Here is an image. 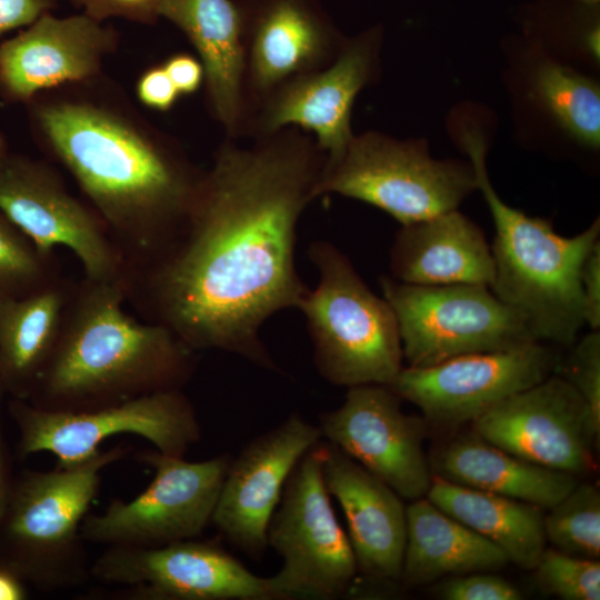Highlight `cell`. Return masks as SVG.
Instances as JSON below:
<instances>
[{"instance_id": "obj_1", "label": "cell", "mask_w": 600, "mask_h": 600, "mask_svg": "<svg viewBox=\"0 0 600 600\" xmlns=\"http://www.w3.org/2000/svg\"><path fill=\"white\" fill-rule=\"evenodd\" d=\"M324 162L316 141L292 127L248 147L224 142L177 234L128 272V300L196 352L221 350L276 370L260 329L308 291L296 232Z\"/></svg>"}, {"instance_id": "obj_2", "label": "cell", "mask_w": 600, "mask_h": 600, "mask_svg": "<svg viewBox=\"0 0 600 600\" xmlns=\"http://www.w3.org/2000/svg\"><path fill=\"white\" fill-rule=\"evenodd\" d=\"M29 103L41 144L89 200L128 270L156 257L181 228L203 171L102 76Z\"/></svg>"}, {"instance_id": "obj_3", "label": "cell", "mask_w": 600, "mask_h": 600, "mask_svg": "<svg viewBox=\"0 0 600 600\" xmlns=\"http://www.w3.org/2000/svg\"><path fill=\"white\" fill-rule=\"evenodd\" d=\"M127 277L72 288L53 351L29 394L47 410L79 411L181 389L196 351L170 329L124 310Z\"/></svg>"}, {"instance_id": "obj_4", "label": "cell", "mask_w": 600, "mask_h": 600, "mask_svg": "<svg viewBox=\"0 0 600 600\" xmlns=\"http://www.w3.org/2000/svg\"><path fill=\"white\" fill-rule=\"evenodd\" d=\"M460 141L496 227L491 291L523 316L539 342L572 346L584 324L580 273L599 241V219L577 236L558 234L550 221L527 216L496 193L486 169L487 144L478 130H463Z\"/></svg>"}, {"instance_id": "obj_5", "label": "cell", "mask_w": 600, "mask_h": 600, "mask_svg": "<svg viewBox=\"0 0 600 600\" xmlns=\"http://www.w3.org/2000/svg\"><path fill=\"white\" fill-rule=\"evenodd\" d=\"M308 256L319 282L298 309L304 314L319 373L341 387L389 386L402 369L396 316L337 247L319 240Z\"/></svg>"}, {"instance_id": "obj_6", "label": "cell", "mask_w": 600, "mask_h": 600, "mask_svg": "<svg viewBox=\"0 0 600 600\" xmlns=\"http://www.w3.org/2000/svg\"><path fill=\"white\" fill-rule=\"evenodd\" d=\"M126 453L121 447L49 471H28L8 493L0 520L12 572L41 589L82 583L88 568L81 524L96 499L101 471Z\"/></svg>"}, {"instance_id": "obj_7", "label": "cell", "mask_w": 600, "mask_h": 600, "mask_svg": "<svg viewBox=\"0 0 600 600\" xmlns=\"http://www.w3.org/2000/svg\"><path fill=\"white\" fill-rule=\"evenodd\" d=\"M474 189L471 163L434 160L424 141L370 131L354 136L338 159L324 162L314 196L357 199L404 226L457 209Z\"/></svg>"}, {"instance_id": "obj_8", "label": "cell", "mask_w": 600, "mask_h": 600, "mask_svg": "<svg viewBox=\"0 0 600 600\" xmlns=\"http://www.w3.org/2000/svg\"><path fill=\"white\" fill-rule=\"evenodd\" d=\"M409 367L539 342L523 316L486 284L419 286L382 277Z\"/></svg>"}, {"instance_id": "obj_9", "label": "cell", "mask_w": 600, "mask_h": 600, "mask_svg": "<svg viewBox=\"0 0 600 600\" xmlns=\"http://www.w3.org/2000/svg\"><path fill=\"white\" fill-rule=\"evenodd\" d=\"M324 456L326 442L320 440L301 457L268 524V546L282 559L271 576L282 600L337 599L358 572L323 481Z\"/></svg>"}, {"instance_id": "obj_10", "label": "cell", "mask_w": 600, "mask_h": 600, "mask_svg": "<svg viewBox=\"0 0 600 600\" xmlns=\"http://www.w3.org/2000/svg\"><path fill=\"white\" fill-rule=\"evenodd\" d=\"M19 452H49L58 466L81 463L108 438L134 434L161 453L183 457L201 438L196 410L181 389L161 390L89 410H47L26 402L11 406Z\"/></svg>"}, {"instance_id": "obj_11", "label": "cell", "mask_w": 600, "mask_h": 600, "mask_svg": "<svg viewBox=\"0 0 600 600\" xmlns=\"http://www.w3.org/2000/svg\"><path fill=\"white\" fill-rule=\"evenodd\" d=\"M154 471L150 484L130 501L113 500L81 524L84 542L106 547H160L194 539L208 524L231 461L220 454L187 461L154 450L140 456Z\"/></svg>"}, {"instance_id": "obj_12", "label": "cell", "mask_w": 600, "mask_h": 600, "mask_svg": "<svg viewBox=\"0 0 600 600\" xmlns=\"http://www.w3.org/2000/svg\"><path fill=\"white\" fill-rule=\"evenodd\" d=\"M0 213L43 257L50 258L58 246L69 248L84 278L127 277V262L100 217L72 196L48 164L7 154L0 162Z\"/></svg>"}, {"instance_id": "obj_13", "label": "cell", "mask_w": 600, "mask_h": 600, "mask_svg": "<svg viewBox=\"0 0 600 600\" xmlns=\"http://www.w3.org/2000/svg\"><path fill=\"white\" fill-rule=\"evenodd\" d=\"M104 583L147 600H282L271 577L252 573L213 541L107 547L90 568Z\"/></svg>"}, {"instance_id": "obj_14", "label": "cell", "mask_w": 600, "mask_h": 600, "mask_svg": "<svg viewBox=\"0 0 600 600\" xmlns=\"http://www.w3.org/2000/svg\"><path fill=\"white\" fill-rule=\"evenodd\" d=\"M559 363L549 347L533 342L428 367H402L388 387L419 407L427 423L453 428L471 423L509 396L547 379Z\"/></svg>"}, {"instance_id": "obj_15", "label": "cell", "mask_w": 600, "mask_h": 600, "mask_svg": "<svg viewBox=\"0 0 600 600\" xmlns=\"http://www.w3.org/2000/svg\"><path fill=\"white\" fill-rule=\"evenodd\" d=\"M471 424L501 449L576 477L589 471L600 438L579 393L563 377L552 374L503 399Z\"/></svg>"}, {"instance_id": "obj_16", "label": "cell", "mask_w": 600, "mask_h": 600, "mask_svg": "<svg viewBox=\"0 0 600 600\" xmlns=\"http://www.w3.org/2000/svg\"><path fill=\"white\" fill-rule=\"evenodd\" d=\"M382 384L350 387L343 403L320 417V431L402 499L427 496L432 473L423 451L427 421L402 411Z\"/></svg>"}, {"instance_id": "obj_17", "label": "cell", "mask_w": 600, "mask_h": 600, "mask_svg": "<svg viewBox=\"0 0 600 600\" xmlns=\"http://www.w3.org/2000/svg\"><path fill=\"white\" fill-rule=\"evenodd\" d=\"M380 31L372 29L346 40L328 66L289 79L259 106L247 129L258 138L282 129L311 132L326 161L338 159L354 137L351 112L360 90L370 80Z\"/></svg>"}, {"instance_id": "obj_18", "label": "cell", "mask_w": 600, "mask_h": 600, "mask_svg": "<svg viewBox=\"0 0 600 600\" xmlns=\"http://www.w3.org/2000/svg\"><path fill=\"white\" fill-rule=\"evenodd\" d=\"M321 438L319 426L292 413L231 459L211 520L229 543L251 558L263 557L268 524L286 481Z\"/></svg>"}, {"instance_id": "obj_19", "label": "cell", "mask_w": 600, "mask_h": 600, "mask_svg": "<svg viewBox=\"0 0 600 600\" xmlns=\"http://www.w3.org/2000/svg\"><path fill=\"white\" fill-rule=\"evenodd\" d=\"M244 47V94L259 106L291 78L328 66L344 39L319 0H237Z\"/></svg>"}, {"instance_id": "obj_20", "label": "cell", "mask_w": 600, "mask_h": 600, "mask_svg": "<svg viewBox=\"0 0 600 600\" xmlns=\"http://www.w3.org/2000/svg\"><path fill=\"white\" fill-rule=\"evenodd\" d=\"M118 43L113 27L82 12L64 18L46 13L0 43V94L30 102L43 92L97 79Z\"/></svg>"}, {"instance_id": "obj_21", "label": "cell", "mask_w": 600, "mask_h": 600, "mask_svg": "<svg viewBox=\"0 0 600 600\" xmlns=\"http://www.w3.org/2000/svg\"><path fill=\"white\" fill-rule=\"evenodd\" d=\"M322 474L329 494L346 516L357 570L374 581L401 579L406 546L402 498L329 442Z\"/></svg>"}, {"instance_id": "obj_22", "label": "cell", "mask_w": 600, "mask_h": 600, "mask_svg": "<svg viewBox=\"0 0 600 600\" xmlns=\"http://www.w3.org/2000/svg\"><path fill=\"white\" fill-rule=\"evenodd\" d=\"M160 18L177 26L204 70L211 112L230 137L247 130L241 17L232 0H161Z\"/></svg>"}, {"instance_id": "obj_23", "label": "cell", "mask_w": 600, "mask_h": 600, "mask_svg": "<svg viewBox=\"0 0 600 600\" xmlns=\"http://www.w3.org/2000/svg\"><path fill=\"white\" fill-rule=\"evenodd\" d=\"M392 278L419 286H491L494 261L482 230L457 209L404 224L390 250Z\"/></svg>"}, {"instance_id": "obj_24", "label": "cell", "mask_w": 600, "mask_h": 600, "mask_svg": "<svg viewBox=\"0 0 600 600\" xmlns=\"http://www.w3.org/2000/svg\"><path fill=\"white\" fill-rule=\"evenodd\" d=\"M432 476L451 483L550 509L577 477L546 468L487 441L474 431L439 447L429 462Z\"/></svg>"}, {"instance_id": "obj_25", "label": "cell", "mask_w": 600, "mask_h": 600, "mask_svg": "<svg viewBox=\"0 0 600 600\" xmlns=\"http://www.w3.org/2000/svg\"><path fill=\"white\" fill-rule=\"evenodd\" d=\"M508 562L498 547L427 497L412 500L406 508L401 579L407 584H426L447 576L492 572Z\"/></svg>"}, {"instance_id": "obj_26", "label": "cell", "mask_w": 600, "mask_h": 600, "mask_svg": "<svg viewBox=\"0 0 600 600\" xmlns=\"http://www.w3.org/2000/svg\"><path fill=\"white\" fill-rule=\"evenodd\" d=\"M72 287L59 277L23 294H0V384L28 398L56 346Z\"/></svg>"}, {"instance_id": "obj_27", "label": "cell", "mask_w": 600, "mask_h": 600, "mask_svg": "<svg viewBox=\"0 0 600 600\" xmlns=\"http://www.w3.org/2000/svg\"><path fill=\"white\" fill-rule=\"evenodd\" d=\"M439 509L496 547L509 562L533 570L547 549L543 509L432 476L426 496Z\"/></svg>"}, {"instance_id": "obj_28", "label": "cell", "mask_w": 600, "mask_h": 600, "mask_svg": "<svg viewBox=\"0 0 600 600\" xmlns=\"http://www.w3.org/2000/svg\"><path fill=\"white\" fill-rule=\"evenodd\" d=\"M534 98L556 123L578 143L600 144V92L586 76L560 63L540 61L532 74Z\"/></svg>"}, {"instance_id": "obj_29", "label": "cell", "mask_w": 600, "mask_h": 600, "mask_svg": "<svg viewBox=\"0 0 600 600\" xmlns=\"http://www.w3.org/2000/svg\"><path fill=\"white\" fill-rule=\"evenodd\" d=\"M547 541L580 558L600 557V492L592 483H577L543 519Z\"/></svg>"}, {"instance_id": "obj_30", "label": "cell", "mask_w": 600, "mask_h": 600, "mask_svg": "<svg viewBox=\"0 0 600 600\" xmlns=\"http://www.w3.org/2000/svg\"><path fill=\"white\" fill-rule=\"evenodd\" d=\"M56 278L49 258L0 213V294L23 296Z\"/></svg>"}, {"instance_id": "obj_31", "label": "cell", "mask_w": 600, "mask_h": 600, "mask_svg": "<svg viewBox=\"0 0 600 600\" xmlns=\"http://www.w3.org/2000/svg\"><path fill=\"white\" fill-rule=\"evenodd\" d=\"M547 593L564 600L600 599L599 559H587L546 549L533 569Z\"/></svg>"}, {"instance_id": "obj_32", "label": "cell", "mask_w": 600, "mask_h": 600, "mask_svg": "<svg viewBox=\"0 0 600 600\" xmlns=\"http://www.w3.org/2000/svg\"><path fill=\"white\" fill-rule=\"evenodd\" d=\"M562 367L563 378L586 403L593 422L600 428V333L591 330L576 340Z\"/></svg>"}, {"instance_id": "obj_33", "label": "cell", "mask_w": 600, "mask_h": 600, "mask_svg": "<svg viewBox=\"0 0 600 600\" xmlns=\"http://www.w3.org/2000/svg\"><path fill=\"white\" fill-rule=\"evenodd\" d=\"M446 600H519L521 592L502 577L487 571L453 576L437 586Z\"/></svg>"}, {"instance_id": "obj_34", "label": "cell", "mask_w": 600, "mask_h": 600, "mask_svg": "<svg viewBox=\"0 0 600 600\" xmlns=\"http://www.w3.org/2000/svg\"><path fill=\"white\" fill-rule=\"evenodd\" d=\"M161 0H70L82 13L103 22L110 18L153 24L159 18Z\"/></svg>"}, {"instance_id": "obj_35", "label": "cell", "mask_w": 600, "mask_h": 600, "mask_svg": "<svg viewBox=\"0 0 600 600\" xmlns=\"http://www.w3.org/2000/svg\"><path fill=\"white\" fill-rule=\"evenodd\" d=\"M136 92L143 106L161 112L172 109L180 97L162 64L148 68L139 77Z\"/></svg>"}, {"instance_id": "obj_36", "label": "cell", "mask_w": 600, "mask_h": 600, "mask_svg": "<svg viewBox=\"0 0 600 600\" xmlns=\"http://www.w3.org/2000/svg\"><path fill=\"white\" fill-rule=\"evenodd\" d=\"M580 283L583 322L591 330L600 328V241H597L583 261Z\"/></svg>"}, {"instance_id": "obj_37", "label": "cell", "mask_w": 600, "mask_h": 600, "mask_svg": "<svg viewBox=\"0 0 600 600\" xmlns=\"http://www.w3.org/2000/svg\"><path fill=\"white\" fill-rule=\"evenodd\" d=\"M58 0H0V38L51 12Z\"/></svg>"}, {"instance_id": "obj_38", "label": "cell", "mask_w": 600, "mask_h": 600, "mask_svg": "<svg viewBox=\"0 0 600 600\" xmlns=\"http://www.w3.org/2000/svg\"><path fill=\"white\" fill-rule=\"evenodd\" d=\"M162 66L180 96L197 92L204 82L202 63L189 53L172 54Z\"/></svg>"}, {"instance_id": "obj_39", "label": "cell", "mask_w": 600, "mask_h": 600, "mask_svg": "<svg viewBox=\"0 0 600 600\" xmlns=\"http://www.w3.org/2000/svg\"><path fill=\"white\" fill-rule=\"evenodd\" d=\"M26 591L18 576L9 570H0V600H21Z\"/></svg>"}, {"instance_id": "obj_40", "label": "cell", "mask_w": 600, "mask_h": 600, "mask_svg": "<svg viewBox=\"0 0 600 600\" xmlns=\"http://www.w3.org/2000/svg\"><path fill=\"white\" fill-rule=\"evenodd\" d=\"M2 387L0 384V400H1V393H2ZM8 493L4 488V481H3V472H2V459H1V450H0V520L2 518L6 503H7Z\"/></svg>"}, {"instance_id": "obj_41", "label": "cell", "mask_w": 600, "mask_h": 600, "mask_svg": "<svg viewBox=\"0 0 600 600\" xmlns=\"http://www.w3.org/2000/svg\"><path fill=\"white\" fill-rule=\"evenodd\" d=\"M7 147L4 138L0 134V162L7 157Z\"/></svg>"}, {"instance_id": "obj_42", "label": "cell", "mask_w": 600, "mask_h": 600, "mask_svg": "<svg viewBox=\"0 0 600 600\" xmlns=\"http://www.w3.org/2000/svg\"><path fill=\"white\" fill-rule=\"evenodd\" d=\"M587 4H594V3H598L599 0H580Z\"/></svg>"}]
</instances>
